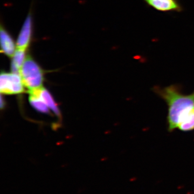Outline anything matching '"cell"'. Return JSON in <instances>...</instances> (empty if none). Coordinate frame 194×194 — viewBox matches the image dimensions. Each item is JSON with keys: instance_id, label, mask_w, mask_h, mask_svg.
Instances as JSON below:
<instances>
[{"instance_id": "6da1fadb", "label": "cell", "mask_w": 194, "mask_h": 194, "mask_svg": "<svg viewBox=\"0 0 194 194\" xmlns=\"http://www.w3.org/2000/svg\"><path fill=\"white\" fill-rule=\"evenodd\" d=\"M153 91L168 106L169 132L176 129L184 132L194 130V92L185 94L177 85L164 87L155 86Z\"/></svg>"}, {"instance_id": "7a4b0ae2", "label": "cell", "mask_w": 194, "mask_h": 194, "mask_svg": "<svg viewBox=\"0 0 194 194\" xmlns=\"http://www.w3.org/2000/svg\"><path fill=\"white\" fill-rule=\"evenodd\" d=\"M25 87L29 91L42 87L43 71L36 61L28 56L19 71Z\"/></svg>"}, {"instance_id": "3957f363", "label": "cell", "mask_w": 194, "mask_h": 194, "mask_svg": "<svg viewBox=\"0 0 194 194\" xmlns=\"http://www.w3.org/2000/svg\"><path fill=\"white\" fill-rule=\"evenodd\" d=\"M25 85L20 74L3 72L0 77V91L4 94H17L23 92Z\"/></svg>"}, {"instance_id": "277c9868", "label": "cell", "mask_w": 194, "mask_h": 194, "mask_svg": "<svg viewBox=\"0 0 194 194\" xmlns=\"http://www.w3.org/2000/svg\"><path fill=\"white\" fill-rule=\"evenodd\" d=\"M32 36V19L31 14L29 13L25 20L16 42L17 49L27 50L30 45Z\"/></svg>"}, {"instance_id": "5b68a950", "label": "cell", "mask_w": 194, "mask_h": 194, "mask_svg": "<svg viewBox=\"0 0 194 194\" xmlns=\"http://www.w3.org/2000/svg\"><path fill=\"white\" fill-rule=\"evenodd\" d=\"M149 6L163 12H181L182 7L177 0H144Z\"/></svg>"}, {"instance_id": "8992f818", "label": "cell", "mask_w": 194, "mask_h": 194, "mask_svg": "<svg viewBox=\"0 0 194 194\" xmlns=\"http://www.w3.org/2000/svg\"><path fill=\"white\" fill-rule=\"evenodd\" d=\"M0 38L1 52L8 57H12L17 49L16 43L2 25L1 26Z\"/></svg>"}, {"instance_id": "52a82bcc", "label": "cell", "mask_w": 194, "mask_h": 194, "mask_svg": "<svg viewBox=\"0 0 194 194\" xmlns=\"http://www.w3.org/2000/svg\"><path fill=\"white\" fill-rule=\"evenodd\" d=\"M35 94L37 95L52 111L57 115H59V111L53 97L46 89L41 87L39 89L30 91V94Z\"/></svg>"}, {"instance_id": "ba28073f", "label": "cell", "mask_w": 194, "mask_h": 194, "mask_svg": "<svg viewBox=\"0 0 194 194\" xmlns=\"http://www.w3.org/2000/svg\"><path fill=\"white\" fill-rule=\"evenodd\" d=\"M27 50L16 49L15 53L12 57V61L11 67L12 72L19 74L22 66L28 56L27 55Z\"/></svg>"}, {"instance_id": "9c48e42d", "label": "cell", "mask_w": 194, "mask_h": 194, "mask_svg": "<svg viewBox=\"0 0 194 194\" xmlns=\"http://www.w3.org/2000/svg\"><path fill=\"white\" fill-rule=\"evenodd\" d=\"M30 102L31 105L37 111L42 113H48L50 109L47 105L35 94H30Z\"/></svg>"}, {"instance_id": "30bf717a", "label": "cell", "mask_w": 194, "mask_h": 194, "mask_svg": "<svg viewBox=\"0 0 194 194\" xmlns=\"http://www.w3.org/2000/svg\"><path fill=\"white\" fill-rule=\"evenodd\" d=\"M86 190V188L85 187H81V188H79L78 189V191H77V193L78 194H81L83 193L84 191H85Z\"/></svg>"}]
</instances>
